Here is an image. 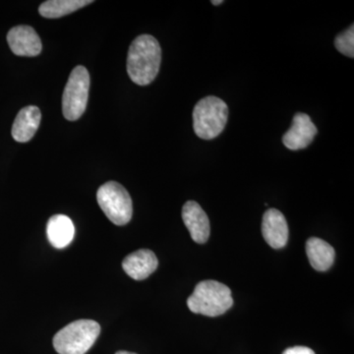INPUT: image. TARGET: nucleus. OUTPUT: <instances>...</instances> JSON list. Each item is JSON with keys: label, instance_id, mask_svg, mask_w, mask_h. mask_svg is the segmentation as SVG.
Returning a JSON list of instances; mask_svg holds the SVG:
<instances>
[{"label": "nucleus", "instance_id": "nucleus-1", "mask_svg": "<svg viewBox=\"0 0 354 354\" xmlns=\"http://www.w3.org/2000/svg\"><path fill=\"white\" fill-rule=\"evenodd\" d=\"M162 62V48L151 35H141L132 41L128 50L127 73L139 86L149 85L155 80Z\"/></svg>", "mask_w": 354, "mask_h": 354}, {"label": "nucleus", "instance_id": "nucleus-2", "mask_svg": "<svg viewBox=\"0 0 354 354\" xmlns=\"http://www.w3.org/2000/svg\"><path fill=\"white\" fill-rule=\"evenodd\" d=\"M188 308L195 314L208 317L223 315L234 305L232 290L216 281H203L198 283L187 299Z\"/></svg>", "mask_w": 354, "mask_h": 354}, {"label": "nucleus", "instance_id": "nucleus-3", "mask_svg": "<svg viewBox=\"0 0 354 354\" xmlns=\"http://www.w3.org/2000/svg\"><path fill=\"white\" fill-rule=\"evenodd\" d=\"M192 116L197 136L204 140L215 139L227 125V104L220 97L209 95L197 102Z\"/></svg>", "mask_w": 354, "mask_h": 354}, {"label": "nucleus", "instance_id": "nucleus-4", "mask_svg": "<svg viewBox=\"0 0 354 354\" xmlns=\"http://www.w3.org/2000/svg\"><path fill=\"white\" fill-rule=\"evenodd\" d=\"M101 326L93 320H77L65 326L53 337V346L59 354H85L97 341Z\"/></svg>", "mask_w": 354, "mask_h": 354}, {"label": "nucleus", "instance_id": "nucleus-5", "mask_svg": "<svg viewBox=\"0 0 354 354\" xmlns=\"http://www.w3.org/2000/svg\"><path fill=\"white\" fill-rule=\"evenodd\" d=\"M97 200L104 215L116 225H125L131 221L132 199L121 184L109 181L97 192Z\"/></svg>", "mask_w": 354, "mask_h": 354}, {"label": "nucleus", "instance_id": "nucleus-6", "mask_svg": "<svg viewBox=\"0 0 354 354\" xmlns=\"http://www.w3.org/2000/svg\"><path fill=\"white\" fill-rule=\"evenodd\" d=\"M90 90V74L82 65L75 67L70 74L62 97V111L69 121L79 120L85 113Z\"/></svg>", "mask_w": 354, "mask_h": 354}, {"label": "nucleus", "instance_id": "nucleus-7", "mask_svg": "<svg viewBox=\"0 0 354 354\" xmlns=\"http://www.w3.org/2000/svg\"><path fill=\"white\" fill-rule=\"evenodd\" d=\"M317 132L318 130L308 114L298 113L293 116L290 129L283 135V145L290 150H302L312 143Z\"/></svg>", "mask_w": 354, "mask_h": 354}, {"label": "nucleus", "instance_id": "nucleus-8", "mask_svg": "<svg viewBox=\"0 0 354 354\" xmlns=\"http://www.w3.org/2000/svg\"><path fill=\"white\" fill-rule=\"evenodd\" d=\"M9 48L18 57H37L41 53V39L37 32L30 26H17L7 34Z\"/></svg>", "mask_w": 354, "mask_h": 354}, {"label": "nucleus", "instance_id": "nucleus-9", "mask_svg": "<svg viewBox=\"0 0 354 354\" xmlns=\"http://www.w3.org/2000/svg\"><path fill=\"white\" fill-rule=\"evenodd\" d=\"M262 234L266 242L274 249H281L288 241V225L283 214L269 209L263 216Z\"/></svg>", "mask_w": 354, "mask_h": 354}, {"label": "nucleus", "instance_id": "nucleus-10", "mask_svg": "<svg viewBox=\"0 0 354 354\" xmlns=\"http://www.w3.org/2000/svg\"><path fill=\"white\" fill-rule=\"evenodd\" d=\"M183 220L193 241L199 244L208 241L211 232L209 218L197 202L188 201L184 204Z\"/></svg>", "mask_w": 354, "mask_h": 354}, {"label": "nucleus", "instance_id": "nucleus-11", "mask_svg": "<svg viewBox=\"0 0 354 354\" xmlns=\"http://www.w3.org/2000/svg\"><path fill=\"white\" fill-rule=\"evenodd\" d=\"M158 261L156 254L149 249H140L125 257L122 268L135 281H143L157 270Z\"/></svg>", "mask_w": 354, "mask_h": 354}, {"label": "nucleus", "instance_id": "nucleus-12", "mask_svg": "<svg viewBox=\"0 0 354 354\" xmlns=\"http://www.w3.org/2000/svg\"><path fill=\"white\" fill-rule=\"evenodd\" d=\"M41 113L35 106H26L21 109L14 120L12 137L15 141L26 143L36 134L41 123Z\"/></svg>", "mask_w": 354, "mask_h": 354}, {"label": "nucleus", "instance_id": "nucleus-13", "mask_svg": "<svg viewBox=\"0 0 354 354\" xmlns=\"http://www.w3.org/2000/svg\"><path fill=\"white\" fill-rule=\"evenodd\" d=\"M46 234L48 241L55 248H65L73 241L75 227L67 216H53L48 221Z\"/></svg>", "mask_w": 354, "mask_h": 354}, {"label": "nucleus", "instance_id": "nucleus-14", "mask_svg": "<svg viewBox=\"0 0 354 354\" xmlns=\"http://www.w3.org/2000/svg\"><path fill=\"white\" fill-rule=\"evenodd\" d=\"M309 263L319 272L328 271L335 261V249L323 239L311 237L306 242Z\"/></svg>", "mask_w": 354, "mask_h": 354}, {"label": "nucleus", "instance_id": "nucleus-15", "mask_svg": "<svg viewBox=\"0 0 354 354\" xmlns=\"http://www.w3.org/2000/svg\"><path fill=\"white\" fill-rule=\"evenodd\" d=\"M88 0H48L39 7V12L44 18L55 19L64 17L93 3Z\"/></svg>", "mask_w": 354, "mask_h": 354}, {"label": "nucleus", "instance_id": "nucleus-16", "mask_svg": "<svg viewBox=\"0 0 354 354\" xmlns=\"http://www.w3.org/2000/svg\"><path fill=\"white\" fill-rule=\"evenodd\" d=\"M335 46L342 55L353 58L354 57V26L351 25L346 31L339 34L335 39Z\"/></svg>", "mask_w": 354, "mask_h": 354}, {"label": "nucleus", "instance_id": "nucleus-17", "mask_svg": "<svg viewBox=\"0 0 354 354\" xmlns=\"http://www.w3.org/2000/svg\"><path fill=\"white\" fill-rule=\"evenodd\" d=\"M283 354H315V353L306 346H293V348L286 349Z\"/></svg>", "mask_w": 354, "mask_h": 354}, {"label": "nucleus", "instance_id": "nucleus-18", "mask_svg": "<svg viewBox=\"0 0 354 354\" xmlns=\"http://www.w3.org/2000/svg\"><path fill=\"white\" fill-rule=\"evenodd\" d=\"M212 4H214V6H220V4L223 3V0H220V1H211Z\"/></svg>", "mask_w": 354, "mask_h": 354}, {"label": "nucleus", "instance_id": "nucleus-19", "mask_svg": "<svg viewBox=\"0 0 354 354\" xmlns=\"http://www.w3.org/2000/svg\"><path fill=\"white\" fill-rule=\"evenodd\" d=\"M115 354H136L133 353H128V351H118Z\"/></svg>", "mask_w": 354, "mask_h": 354}]
</instances>
